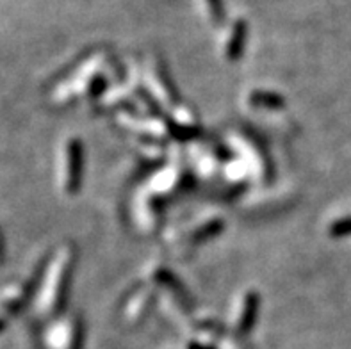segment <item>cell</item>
Here are the masks:
<instances>
[{
    "label": "cell",
    "mask_w": 351,
    "mask_h": 349,
    "mask_svg": "<svg viewBox=\"0 0 351 349\" xmlns=\"http://www.w3.org/2000/svg\"><path fill=\"white\" fill-rule=\"evenodd\" d=\"M66 253L64 255L61 253L52 264V267H50L47 278H45L43 287L38 294V305H36L38 312H41V314H50L61 305L62 291H64V285H66Z\"/></svg>",
    "instance_id": "obj_1"
},
{
    "label": "cell",
    "mask_w": 351,
    "mask_h": 349,
    "mask_svg": "<svg viewBox=\"0 0 351 349\" xmlns=\"http://www.w3.org/2000/svg\"><path fill=\"white\" fill-rule=\"evenodd\" d=\"M77 155H80L79 152H77V146L75 143H66V146H64V152H62V186H64V189L70 191L71 187L75 186V180H77V160H79V157Z\"/></svg>",
    "instance_id": "obj_2"
},
{
    "label": "cell",
    "mask_w": 351,
    "mask_h": 349,
    "mask_svg": "<svg viewBox=\"0 0 351 349\" xmlns=\"http://www.w3.org/2000/svg\"><path fill=\"white\" fill-rule=\"evenodd\" d=\"M205 4H209V11L214 18H218L219 14V0H205Z\"/></svg>",
    "instance_id": "obj_3"
},
{
    "label": "cell",
    "mask_w": 351,
    "mask_h": 349,
    "mask_svg": "<svg viewBox=\"0 0 351 349\" xmlns=\"http://www.w3.org/2000/svg\"><path fill=\"white\" fill-rule=\"evenodd\" d=\"M4 258V237H2V232H0V262Z\"/></svg>",
    "instance_id": "obj_4"
}]
</instances>
